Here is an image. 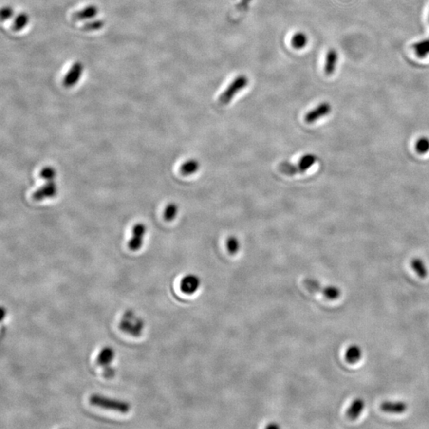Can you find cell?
I'll use <instances>...</instances> for the list:
<instances>
[{
  "label": "cell",
  "mask_w": 429,
  "mask_h": 429,
  "mask_svg": "<svg viewBox=\"0 0 429 429\" xmlns=\"http://www.w3.org/2000/svg\"><path fill=\"white\" fill-rule=\"evenodd\" d=\"M40 176L44 181L55 180L56 177V169L52 166H45L40 172Z\"/></svg>",
  "instance_id": "obj_24"
},
{
  "label": "cell",
  "mask_w": 429,
  "mask_h": 429,
  "mask_svg": "<svg viewBox=\"0 0 429 429\" xmlns=\"http://www.w3.org/2000/svg\"><path fill=\"white\" fill-rule=\"evenodd\" d=\"M226 247L230 255H236L240 251V247H241L240 240H238V238L235 237L234 235L229 236L226 240Z\"/></svg>",
  "instance_id": "obj_20"
},
{
  "label": "cell",
  "mask_w": 429,
  "mask_h": 429,
  "mask_svg": "<svg viewBox=\"0 0 429 429\" xmlns=\"http://www.w3.org/2000/svg\"><path fill=\"white\" fill-rule=\"evenodd\" d=\"M412 49L414 50L416 55L424 58L429 55V39H425L422 41H417L412 45Z\"/></svg>",
  "instance_id": "obj_19"
},
{
  "label": "cell",
  "mask_w": 429,
  "mask_h": 429,
  "mask_svg": "<svg viewBox=\"0 0 429 429\" xmlns=\"http://www.w3.org/2000/svg\"><path fill=\"white\" fill-rule=\"evenodd\" d=\"M339 59V54L336 50L331 49L328 50L326 56L325 65H324V72L327 75H332L336 70L337 63Z\"/></svg>",
  "instance_id": "obj_13"
},
{
  "label": "cell",
  "mask_w": 429,
  "mask_h": 429,
  "mask_svg": "<svg viewBox=\"0 0 429 429\" xmlns=\"http://www.w3.org/2000/svg\"><path fill=\"white\" fill-rule=\"evenodd\" d=\"M309 41L307 35L303 32H297L291 38V45L296 50H302L306 46Z\"/></svg>",
  "instance_id": "obj_18"
},
{
  "label": "cell",
  "mask_w": 429,
  "mask_h": 429,
  "mask_svg": "<svg viewBox=\"0 0 429 429\" xmlns=\"http://www.w3.org/2000/svg\"><path fill=\"white\" fill-rule=\"evenodd\" d=\"M365 402L362 398H356L353 401L350 407L347 409V418L351 421H354L356 419L358 418V416H360L362 411L364 410Z\"/></svg>",
  "instance_id": "obj_11"
},
{
  "label": "cell",
  "mask_w": 429,
  "mask_h": 429,
  "mask_svg": "<svg viewBox=\"0 0 429 429\" xmlns=\"http://www.w3.org/2000/svg\"><path fill=\"white\" fill-rule=\"evenodd\" d=\"M104 26V21L103 20H93L90 22H86L82 26V30L84 31H95V30H99Z\"/></svg>",
  "instance_id": "obj_25"
},
{
  "label": "cell",
  "mask_w": 429,
  "mask_h": 429,
  "mask_svg": "<svg viewBox=\"0 0 429 429\" xmlns=\"http://www.w3.org/2000/svg\"><path fill=\"white\" fill-rule=\"evenodd\" d=\"M416 150L420 154H425L429 151V138L427 137H421L416 141L415 146Z\"/></svg>",
  "instance_id": "obj_23"
},
{
  "label": "cell",
  "mask_w": 429,
  "mask_h": 429,
  "mask_svg": "<svg viewBox=\"0 0 429 429\" xmlns=\"http://www.w3.org/2000/svg\"><path fill=\"white\" fill-rule=\"evenodd\" d=\"M114 350L112 347H104L98 355L97 363L101 367H108L114 359Z\"/></svg>",
  "instance_id": "obj_15"
},
{
  "label": "cell",
  "mask_w": 429,
  "mask_h": 429,
  "mask_svg": "<svg viewBox=\"0 0 429 429\" xmlns=\"http://www.w3.org/2000/svg\"><path fill=\"white\" fill-rule=\"evenodd\" d=\"M249 84V78L246 75H238L235 77L232 82L229 84L227 88L225 89L219 97V102L222 105H226L231 103L235 95L240 93V91L243 90Z\"/></svg>",
  "instance_id": "obj_3"
},
{
  "label": "cell",
  "mask_w": 429,
  "mask_h": 429,
  "mask_svg": "<svg viewBox=\"0 0 429 429\" xmlns=\"http://www.w3.org/2000/svg\"><path fill=\"white\" fill-rule=\"evenodd\" d=\"M14 15V10L11 7H5L1 11V20L2 22L10 19Z\"/></svg>",
  "instance_id": "obj_26"
},
{
  "label": "cell",
  "mask_w": 429,
  "mask_h": 429,
  "mask_svg": "<svg viewBox=\"0 0 429 429\" xmlns=\"http://www.w3.org/2000/svg\"><path fill=\"white\" fill-rule=\"evenodd\" d=\"M200 167H201V164H200L198 160L192 158V159L187 160L184 162L183 164L181 165L180 172L183 176H190V175L194 174L196 172H198Z\"/></svg>",
  "instance_id": "obj_14"
},
{
  "label": "cell",
  "mask_w": 429,
  "mask_h": 429,
  "mask_svg": "<svg viewBox=\"0 0 429 429\" xmlns=\"http://www.w3.org/2000/svg\"><path fill=\"white\" fill-rule=\"evenodd\" d=\"M307 289L313 293H320L329 300H336L340 298L341 290L335 285L322 286L320 283L314 279H307L304 282Z\"/></svg>",
  "instance_id": "obj_4"
},
{
  "label": "cell",
  "mask_w": 429,
  "mask_h": 429,
  "mask_svg": "<svg viewBox=\"0 0 429 429\" xmlns=\"http://www.w3.org/2000/svg\"><path fill=\"white\" fill-rule=\"evenodd\" d=\"M252 0H240V4L238 5V8L240 9V10L246 8L250 4V2Z\"/></svg>",
  "instance_id": "obj_27"
},
{
  "label": "cell",
  "mask_w": 429,
  "mask_h": 429,
  "mask_svg": "<svg viewBox=\"0 0 429 429\" xmlns=\"http://www.w3.org/2000/svg\"><path fill=\"white\" fill-rule=\"evenodd\" d=\"M410 265H411L412 270H414L415 273L418 275L419 278L422 279L427 278L429 271H428L427 266L425 265L422 259L415 258V259H412Z\"/></svg>",
  "instance_id": "obj_17"
},
{
  "label": "cell",
  "mask_w": 429,
  "mask_h": 429,
  "mask_svg": "<svg viewBox=\"0 0 429 429\" xmlns=\"http://www.w3.org/2000/svg\"><path fill=\"white\" fill-rule=\"evenodd\" d=\"M83 69H84V67H83L81 63L75 62V64H74L64 78V80H63L64 86L65 88L74 87L80 80Z\"/></svg>",
  "instance_id": "obj_9"
},
{
  "label": "cell",
  "mask_w": 429,
  "mask_h": 429,
  "mask_svg": "<svg viewBox=\"0 0 429 429\" xmlns=\"http://www.w3.org/2000/svg\"><path fill=\"white\" fill-rule=\"evenodd\" d=\"M29 16L27 14L21 13L17 15V17L15 18L14 20L13 25H12V29L15 31H19L22 30L24 27H26L28 24Z\"/></svg>",
  "instance_id": "obj_21"
},
{
  "label": "cell",
  "mask_w": 429,
  "mask_h": 429,
  "mask_svg": "<svg viewBox=\"0 0 429 429\" xmlns=\"http://www.w3.org/2000/svg\"><path fill=\"white\" fill-rule=\"evenodd\" d=\"M178 211H179V207L177 206V204H168L166 206V208H165L164 213H163L165 220L166 221H168V222L173 221L176 218V216H177Z\"/></svg>",
  "instance_id": "obj_22"
},
{
  "label": "cell",
  "mask_w": 429,
  "mask_h": 429,
  "mask_svg": "<svg viewBox=\"0 0 429 429\" xmlns=\"http://www.w3.org/2000/svg\"><path fill=\"white\" fill-rule=\"evenodd\" d=\"M91 405L101 408L104 410H112L120 413H128L131 410V405L127 401L111 398L103 395L93 394L90 397Z\"/></svg>",
  "instance_id": "obj_2"
},
{
  "label": "cell",
  "mask_w": 429,
  "mask_h": 429,
  "mask_svg": "<svg viewBox=\"0 0 429 429\" xmlns=\"http://www.w3.org/2000/svg\"><path fill=\"white\" fill-rule=\"evenodd\" d=\"M99 12V9L97 7H95L94 5L88 6L85 8L82 9L81 11H76L73 15L72 18L74 21H84L87 19H92L93 18L95 17Z\"/></svg>",
  "instance_id": "obj_12"
},
{
  "label": "cell",
  "mask_w": 429,
  "mask_h": 429,
  "mask_svg": "<svg viewBox=\"0 0 429 429\" xmlns=\"http://www.w3.org/2000/svg\"><path fill=\"white\" fill-rule=\"evenodd\" d=\"M362 356V349L359 346L351 345L346 351L345 359L350 364H355L359 362Z\"/></svg>",
  "instance_id": "obj_16"
},
{
  "label": "cell",
  "mask_w": 429,
  "mask_h": 429,
  "mask_svg": "<svg viewBox=\"0 0 429 429\" xmlns=\"http://www.w3.org/2000/svg\"><path fill=\"white\" fill-rule=\"evenodd\" d=\"M331 112H332V105L328 102H323L305 114L304 121L309 124L315 123L323 117L327 116Z\"/></svg>",
  "instance_id": "obj_8"
},
{
  "label": "cell",
  "mask_w": 429,
  "mask_h": 429,
  "mask_svg": "<svg viewBox=\"0 0 429 429\" xmlns=\"http://www.w3.org/2000/svg\"><path fill=\"white\" fill-rule=\"evenodd\" d=\"M201 285V279L197 275L188 274L184 277L181 280V291L187 295H192L198 291Z\"/></svg>",
  "instance_id": "obj_7"
},
{
  "label": "cell",
  "mask_w": 429,
  "mask_h": 429,
  "mask_svg": "<svg viewBox=\"0 0 429 429\" xmlns=\"http://www.w3.org/2000/svg\"><path fill=\"white\" fill-rule=\"evenodd\" d=\"M407 404L404 401H383L380 405V409L382 412L392 413V414H401L406 412L407 410Z\"/></svg>",
  "instance_id": "obj_10"
},
{
  "label": "cell",
  "mask_w": 429,
  "mask_h": 429,
  "mask_svg": "<svg viewBox=\"0 0 429 429\" xmlns=\"http://www.w3.org/2000/svg\"><path fill=\"white\" fill-rule=\"evenodd\" d=\"M147 230V226L143 223H138L133 226L132 237L128 242V246L131 250L137 251L142 248Z\"/></svg>",
  "instance_id": "obj_5"
},
{
  "label": "cell",
  "mask_w": 429,
  "mask_h": 429,
  "mask_svg": "<svg viewBox=\"0 0 429 429\" xmlns=\"http://www.w3.org/2000/svg\"><path fill=\"white\" fill-rule=\"evenodd\" d=\"M317 156L313 153H306L302 156L297 164H291L289 162H282L279 166V170L282 174L294 176L298 173H304L309 170L317 162Z\"/></svg>",
  "instance_id": "obj_1"
},
{
  "label": "cell",
  "mask_w": 429,
  "mask_h": 429,
  "mask_svg": "<svg viewBox=\"0 0 429 429\" xmlns=\"http://www.w3.org/2000/svg\"><path fill=\"white\" fill-rule=\"evenodd\" d=\"M45 181V184L33 193V199L35 201H42L45 199L53 198L57 193L58 188L55 180Z\"/></svg>",
  "instance_id": "obj_6"
}]
</instances>
